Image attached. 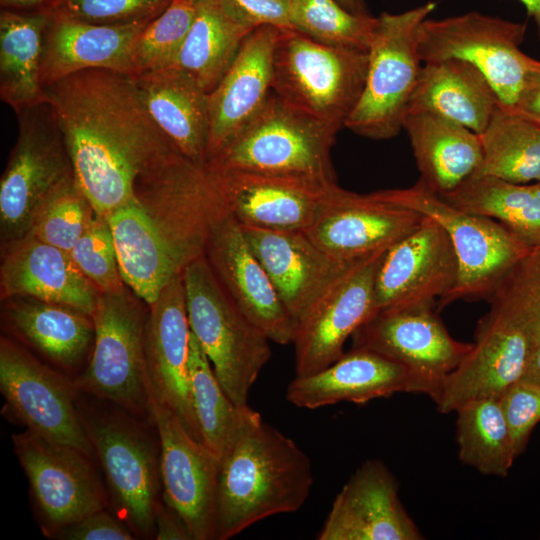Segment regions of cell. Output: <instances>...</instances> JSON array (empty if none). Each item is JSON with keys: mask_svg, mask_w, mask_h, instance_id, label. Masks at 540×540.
<instances>
[{"mask_svg": "<svg viewBox=\"0 0 540 540\" xmlns=\"http://www.w3.org/2000/svg\"><path fill=\"white\" fill-rule=\"evenodd\" d=\"M154 538L157 540H193L182 517L163 500L156 507Z\"/></svg>", "mask_w": 540, "mask_h": 540, "instance_id": "cell-49", "label": "cell"}, {"mask_svg": "<svg viewBox=\"0 0 540 540\" xmlns=\"http://www.w3.org/2000/svg\"><path fill=\"white\" fill-rule=\"evenodd\" d=\"M208 170L226 208L242 227L271 231H307L341 188L298 177Z\"/></svg>", "mask_w": 540, "mask_h": 540, "instance_id": "cell-16", "label": "cell"}, {"mask_svg": "<svg viewBox=\"0 0 540 540\" xmlns=\"http://www.w3.org/2000/svg\"><path fill=\"white\" fill-rule=\"evenodd\" d=\"M519 381L540 388V341L533 347L524 373Z\"/></svg>", "mask_w": 540, "mask_h": 540, "instance_id": "cell-51", "label": "cell"}, {"mask_svg": "<svg viewBox=\"0 0 540 540\" xmlns=\"http://www.w3.org/2000/svg\"><path fill=\"white\" fill-rule=\"evenodd\" d=\"M239 22L254 30L271 26L293 30L290 21L293 0H221Z\"/></svg>", "mask_w": 540, "mask_h": 540, "instance_id": "cell-47", "label": "cell"}, {"mask_svg": "<svg viewBox=\"0 0 540 540\" xmlns=\"http://www.w3.org/2000/svg\"><path fill=\"white\" fill-rule=\"evenodd\" d=\"M95 216L92 204L72 175L40 205L28 235L70 252Z\"/></svg>", "mask_w": 540, "mask_h": 540, "instance_id": "cell-41", "label": "cell"}, {"mask_svg": "<svg viewBox=\"0 0 540 540\" xmlns=\"http://www.w3.org/2000/svg\"><path fill=\"white\" fill-rule=\"evenodd\" d=\"M186 1L196 3L198 0H186Z\"/></svg>", "mask_w": 540, "mask_h": 540, "instance_id": "cell-55", "label": "cell"}, {"mask_svg": "<svg viewBox=\"0 0 540 540\" xmlns=\"http://www.w3.org/2000/svg\"><path fill=\"white\" fill-rule=\"evenodd\" d=\"M0 391L6 415L26 430L95 459L79 417L74 379L6 337L0 340Z\"/></svg>", "mask_w": 540, "mask_h": 540, "instance_id": "cell-13", "label": "cell"}, {"mask_svg": "<svg viewBox=\"0 0 540 540\" xmlns=\"http://www.w3.org/2000/svg\"><path fill=\"white\" fill-rule=\"evenodd\" d=\"M423 535L399 497L394 475L367 460L336 495L319 540H420Z\"/></svg>", "mask_w": 540, "mask_h": 540, "instance_id": "cell-24", "label": "cell"}, {"mask_svg": "<svg viewBox=\"0 0 540 540\" xmlns=\"http://www.w3.org/2000/svg\"><path fill=\"white\" fill-rule=\"evenodd\" d=\"M479 137L482 163L476 175L540 182V124L499 104Z\"/></svg>", "mask_w": 540, "mask_h": 540, "instance_id": "cell-37", "label": "cell"}, {"mask_svg": "<svg viewBox=\"0 0 540 540\" xmlns=\"http://www.w3.org/2000/svg\"><path fill=\"white\" fill-rule=\"evenodd\" d=\"M512 111L540 124V80L523 96Z\"/></svg>", "mask_w": 540, "mask_h": 540, "instance_id": "cell-50", "label": "cell"}, {"mask_svg": "<svg viewBox=\"0 0 540 540\" xmlns=\"http://www.w3.org/2000/svg\"><path fill=\"white\" fill-rule=\"evenodd\" d=\"M171 0H52L47 9L94 24H125L152 20Z\"/></svg>", "mask_w": 540, "mask_h": 540, "instance_id": "cell-45", "label": "cell"}, {"mask_svg": "<svg viewBox=\"0 0 540 540\" xmlns=\"http://www.w3.org/2000/svg\"><path fill=\"white\" fill-rule=\"evenodd\" d=\"M147 316L126 289L100 293L92 314L95 329L92 352L74 382L80 392L153 422V395L145 354Z\"/></svg>", "mask_w": 540, "mask_h": 540, "instance_id": "cell-9", "label": "cell"}, {"mask_svg": "<svg viewBox=\"0 0 540 540\" xmlns=\"http://www.w3.org/2000/svg\"><path fill=\"white\" fill-rule=\"evenodd\" d=\"M282 30L261 26L243 40L232 63L209 93L206 162L263 108L272 94L273 60Z\"/></svg>", "mask_w": 540, "mask_h": 540, "instance_id": "cell-25", "label": "cell"}, {"mask_svg": "<svg viewBox=\"0 0 540 540\" xmlns=\"http://www.w3.org/2000/svg\"><path fill=\"white\" fill-rule=\"evenodd\" d=\"M52 0H0L3 9L33 11L46 9Z\"/></svg>", "mask_w": 540, "mask_h": 540, "instance_id": "cell-52", "label": "cell"}, {"mask_svg": "<svg viewBox=\"0 0 540 540\" xmlns=\"http://www.w3.org/2000/svg\"><path fill=\"white\" fill-rule=\"evenodd\" d=\"M385 199L437 222L448 234L459 263L454 290L436 303L442 309L459 299H488L508 270L531 248L500 222L463 211L420 179L411 187L378 191Z\"/></svg>", "mask_w": 540, "mask_h": 540, "instance_id": "cell-10", "label": "cell"}, {"mask_svg": "<svg viewBox=\"0 0 540 540\" xmlns=\"http://www.w3.org/2000/svg\"><path fill=\"white\" fill-rule=\"evenodd\" d=\"M384 252L357 264L297 323L292 341L296 376L336 361L346 340L375 313L374 282Z\"/></svg>", "mask_w": 540, "mask_h": 540, "instance_id": "cell-22", "label": "cell"}, {"mask_svg": "<svg viewBox=\"0 0 540 540\" xmlns=\"http://www.w3.org/2000/svg\"><path fill=\"white\" fill-rule=\"evenodd\" d=\"M3 298L30 297L92 316L100 296L69 252L27 235L4 247L0 269Z\"/></svg>", "mask_w": 540, "mask_h": 540, "instance_id": "cell-26", "label": "cell"}, {"mask_svg": "<svg viewBox=\"0 0 540 540\" xmlns=\"http://www.w3.org/2000/svg\"><path fill=\"white\" fill-rule=\"evenodd\" d=\"M131 76L158 128L182 155L206 165L209 93L174 66Z\"/></svg>", "mask_w": 540, "mask_h": 540, "instance_id": "cell-30", "label": "cell"}, {"mask_svg": "<svg viewBox=\"0 0 540 540\" xmlns=\"http://www.w3.org/2000/svg\"><path fill=\"white\" fill-rule=\"evenodd\" d=\"M12 442L45 536L53 538L85 516L108 507V493L93 457L26 429L13 434Z\"/></svg>", "mask_w": 540, "mask_h": 540, "instance_id": "cell-12", "label": "cell"}, {"mask_svg": "<svg viewBox=\"0 0 540 540\" xmlns=\"http://www.w3.org/2000/svg\"><path fill=\"white\" fill-rule=\"evenodd\" d=\"M49 9L0 13V95L17 113L45 102L41 61Z\"/></svg>", "mask_w": 540, "mask_h": 540, "instance_id": "cell-34", "label": "cell"}, {"mask_svg": "<svg viewBox=\"0 0 540 540\" xmlns=\"http://www.w3.org/2000/svg\"><path fill=\"white\" fill-rule=\"evenodd\" d=\"M368 51L317 42L282 30L273 60L272 92L301 113L339 131L362 93Z\"/></svg>", "mask_w": 540, "mask_h": 540, "instance_id": "cell-6", "label": "cell"}, {"mask_svg": "<svg viewBox=\"0 0 540 540\" xmlns=\"http://www.w3.org/2000/svg\"><path fill=\"white\" fill-rule=\"evenodd\" d=\"M150 21L94 24L50 10L41 61L43 87L87 69H109L131 75L133 47Z\"/></svg>", "mask_w": 540, "mask_h": 540, "instance_id": "cell-28", "label": "cell"}, {"mask_svg": "<svg viewBox=\"0 0 540 540\" xmlns=\"http://www.w3.org/2000/svg\"><path fill=\"white\" fill-rule=\"evenodd\" d=\"M292 29L328 45L368 51L377 17L357 15L337 0H293Z\"/></svg>", "mask_w": 540, "mask_h": 540, "instance_id": "cell-40", "label": "cell"}, {"mask_svg": "<svg viewBox=\"0 0 540 540\" xmlns=\"http://www.w3.org/2000/svg\"><path fill=\"white\" fill-rule=\"evenodd\" d=\"M76 182L97 215L128 202L139 177L174 151L131 75L87 69L44 87Z\"/></svg>", "mask_w": 540, "mask_h": 540, "instance_id": "cell-1", "label": "cell"}, {"mask_svg": "<svg viewBox=\"0 0 540 540\" xmlns=\"http://www.w3.org/2000/svg\"><path fill=\"white\" fill-rule=\"evenodd\" d=\"M188 368L191 399L203 443L219 458L238 423L241 406L226 394L192 333Z\"/></svg>", "mask_w": 540, "mask_h": 540, "instance_id": "cell-39", "label": "cell"}, {"mask_svg": "<svg viewBox=\"0 0 540 540\" xmlns=\"http://www.w3.org/2000/svg\"><path fill=\"white\" fill-rule=\"evenodd\" d=\"M190 335L183 275L179 274L149 306L146 364L153 398L170 408L188 433L203 443L190 393Z\"/></svg>", "mask_w": 540, "mask_h": 540, "instance_id": "cell-23", "label": "cell"}, {"mask_svg": "<svg viewBox=\"0 0 540 540\" xmlns=\"http://www.w3.org/2000/svg\"><path fill=\"white\" fill-rule=\"evenodd\" d=\"M4 311L7 329L60 372L75 379L89 361L94 322L72 307L30 297H13Z\"/></svg>", "mask_w": 540, "mask_h": 540, "instance_id": "cell-29", "label": "cell"}, {"mask_svg": "<svg viewBox=\"0 0 540 540\" xmlns=\"http://www.w3.org/2000/svg\"><path fill=\"white\" fill-rule=\"evenodd\" d=\"M195 14V3L171 0L138 36L132 50L131 75L172 66Z\"/></svg>", "mask_w": 540, "mask_h": 540, "instance_id": "cell-42", "label": "cell"}, {"mask_svg": "<svg viewBox=\"0 0 540 540\" xmlns=\"http://www.w3.org/2000/svg\"><path fill=\"white\" fill-rule=\"evenodd\" d=\"M540 341V247L530 249L503 276L487 299Z\"/></svg>", "mask_w": 540, "mask_h": 540, "instance_id": "cell-43", "label": "cell"}, {"mask_svg": "<svg viewBox=\"0 0 540 540\" xmlns=\"http://www.w3.org/2000/svg\"><path fill=\"white\" fill-rule=\"evenodd\" d=\"M499 400L518 458L525 451L531 433L540 421V388L518 381Z\"/></svg>", "mask_w": 540, "mask_h": 540, "instance_id": "cell-46", "label": "cell"}, {"mask_svg": "<svg viewBox=\"0 0 540 540\" xmlns=\"http://www.w3.org/2000/svg\"><path fill=\"white\" fill-rule=\"evenodd\" d=\"M151 415L160 441L162 500L182 517L193 540L216 539L219 458L153 397Z\"/></svg>", "mask_w": 540, "mask_h": 540, "instance_id": "cell-15", "label": "cell"}, {"mask_svg": "<svg viewBox=\"0 0 540 540\" xmlns=\"http://www.w3.org/2000/svg\"><path fill=\"white\" fill-rule=\"evenodd\" d=\"M351 337L353 348L375 351L406 367L415 394L432 400L472 347L450 335L436 302L378 310Z\"/></svg>", "mask_w": 540, "mask_h": 540, "instance_id": "cell-14", "label": "cell"}, {"mask_svg": "<svg viewBox=\"0 0 540 540\" xmlns=\"http://www.w3.org/2000/svg\"><path fill=\"white\" fill-rule=\"evenodd\" d=\"M534 346L523 324L491 306L478 322L470 351L433 398L438 411L451 413L473 399L500 398L521 379Z\"/></svg>", "mask_w": 540, "mask_h": 540, "instance_id": "cell-17", "label": "cell"}, {"mask_svg": "<svg viewBox=\"0 0 540 540\" xmlns=\"http://www.w3.org/2000/svg\"><path fill=\"white\" fill-rule=\"evenodd\" d=\"M403 130L410 139L420 180L438 195L477 174L482 163L479 134L426 111L408 112Z\"/></svg>", "mask_w": 540, "mask_h": 540, "instance_id": "cell-31", "label": "cell"}, {"mask_svg": "<svg viewBox=\"0 0 540 540\" xmlns=\"http://www.w3.org/2000/svg\"><path fill=\"white\" fill-rule=\"evenodd\" d=\"M106 217L125 285L151 306L185 265L152 229L133 198Z\"/></svg>", "mask_w": 540, "mask_h": 540, "instance_id": "cell-32", "label": "cell"}, {"mask_svg": "<svg viewBox=\"0 0 540 540\" xmlns=\"http://www.w3.org/2000/svg\"><path fill=\"white\" fill-rule=\"evenodd\" d=\"M402 392L415 393L406 367L375 351L352 347L326 368L296 376L286 399L297 407L316 409L340 402L365 404Z\"/></svg>", "mask_w": 540, "mask_h": 540, "instance_id": "cell-27", "label": "cell"}, {"mask_svg": "<svg viewBox=\"0 0 540 540\" xmlns=\"http://www.w3.org/2000/svg\"><path fill=\"white\" fill-rule=\"evenodd\" d=\"M295 327L357 264L331 257L305 231L242 227ZM367 259V258H366Z\"/></svg>", "mask_w": 540, "mask_h": 540, "instance_id": "cell-20", "label": "cell"}, {"mask_svg": "<svg viewBox=\"0 0 540 540\" xmlns=\"http://www.w3.org/2000/svg\"><path fill=\"white\" fill-rule=\"evenodd\" d=\"M69 254L79 270L100 293H118L125 290L106 216L96 214L88 230Z\"/></svg>", "mask_w": 540, "mask_h": 540, "instance_id": "cell-44", "label": "cell"}, {"mask_svg": "<svg viewBox=\"0 0 540 540\" xmlns=\"http://www.w3.org/2000/svg\"><path fill=\"white\" fill-rule=\"evenodd\" d=\"M526 25L470 11L442 19H425L418 28L423 63L447 59L477 68L495 90L499 104L514 110L540 80V61L520 49Z\"/></svg>", "mask_w": 540, "mask_h": 540, "instance_id": "cell-7", "label": "cell"}, {"mask_svg": "<svg viewBox=\"0 0 540 540\" xmlns=\"http://www.w3.org/2000/svg\"><path fill=\"white\" fill-rule=\"evenodd\" d=\"M440 196L463 211L500 222L529 248L540 247V182L525 185L476 175Z\"/></svg>", "mask_w": 540, "mask_h": 540, "instance_id": "cell-36", "label": "cell"}, {"mask_svg": "<svg viewBox=\"0 0 540 540\" xmlns=\"http://www.w3.org/2000/svg\"><path fill=\"white\" fill-rule=\"evenodd\" d=\"M454 412L458 458L482 474L507 476L516 456L499 398H478Z\"/></svg>", "mask_w": 540, "mask_h": 540, "instance_id": "cell-38", "label": "cell"}, {"mask_svg": "<svg viewBox=\"0 0 540 540\" xmlns=\"http://www.w3.org/2000/svg\"><path fill=\"white\" fill-rule=\"evenodd\" d=\"M346 10L357 15H369L365 0H337Z\"/></svg>", "mask_w": 540, "mask_h": 540, "instance_id": "cell-53", "label": "cell"}, {"mask_svg": "<svg viewBox=\"0 0 540 540\" xmlns=\"http://www.w3.org/2000/svg\"><path fill=\"white\" fill-rule=\"evenodd\" d=\"M18 115V137L0 181V232L4 247L29 234L43 201L74 175L50 105L45 101Z\"/></svg>", "mask_w": 540, "mask_h": 540, "instance_id": "cell-11", "label": "cell"}, {"mask_svg": "<svg viewBox=\"0 0 540 540\" xmlns=\"http://www.w3.org/2000/svg\"><path fill=\"white\" fill-rule=\"evenodd\" d=\"M435 8L436 3L429 1L397 14L382 12L377 17L364 87L345 123L355 134L387 140L403 130L423 67L418 28Z\"/></svg>", "mask_w": 540, "mask_h": 540, "instance_id": "cell-8", "label": "cell"}, {"mask_svg": "<svg viewBox=\"0 0 540 540\" xmlns=\"http://www.w3.org/2000/svg\"><path fill=\"white\" fill-rule=\"evenodd\" d=\"M458 279V258L448 234L425 216L413 232L382 255L374 282L375 312L436 302V298L441 301Z\"/></svg>", "mask_w": 540, "mask_h": 540, "instance_id": "cell-18", "label": "cell"}, {"mask_svg": "<svg viewBox=\"0 0 540 540\" xmlns=\"http://www.w3.org/2000/svg\"><path fill=\"white\" fill-rule=\"evenodd\" d=\"M205 257L228 296L270 341L292 343L295 324L226 207L212 226Z\"/></svg>", "mask_w": 540, "mask_h": 540, "instance_id": "cell-19", "label": "cell"}, {"mask_svg": "<svg viewBox=\"0 0 540 540\" xmlns=\"http://www.w3.org/2000/svg\"><path fill=\"white\" fill-rule=\"evenodd\" d=\"M195 5L193 23L172 66L210 93L253 30L228 12L221 0H198Z\"/></svg>", "mask_w": 540, "mask_h": 540, "instance_id": "cell-35", "label": "cell"}, {"mask_svg": "<svg viewBox=\"0 0 540 540\" xmlns=\"http://www.w3.org/2000/svg\"><path fill=\"white\" fill-rule=\"evenodd\" d=\"M77 409L103 472L114 514L136 538L154 536L162 490L160 441L142 420L106 400L80 392Z\"/></svg>", "mask_w": 540, "mask_h": 540, "instance_id": "cell-3", "label": "cell"}, {"mask_svg": "<svg viewBox=\"0 0 540 540\" xmlns=\"http://www.w3.org/2000/svg\"><path fill=\"white\" fill-rule=\"evenodd\" d=\"M54 539L61 540H133L131 529L115 514L100 510L59 531Z\"/></svg>", "mask_w": 540, "mask_h": 540, "instance_id": "cell-48", "label": "cell"}, {"mask_svg": "<svg viewBox=\"0 0 540 540\" xmlns=\"http://www.w3.org/2000/svg\"><path fill=\"white\" fill-rule=\"evenodd\" d=\"M498 105L495 90L477 68L447 59L424 63L408 112L434 113L481 134Z\"/></svg>", "mask_w": 540, "mask_h": 540, "instance_id": "cell-33", "label": "cell"}, {"mask_svg": "<svg viewBox=\"0 0 540 540\" xmlns=\"http://www.w3.org/2000/svg\"><path fill=\"white\" fill-rule=\"evenodd\" d=\"M424 217L385 199L378 191L357 194L340 188L305 232L331 257L352 263L386 251L413 232Z\"/></svg>", "mask_w": 540, "mask_h": 540, "instance_id": "cell-21", "label": "cell"}, {"mask_svg": "<svg viewBox=\"0 0 540 540\" xmlns=\"http://www.w3.org/2000/svg\"><path fill=\"white\" fill-rule=\"evenodd\" d=\"M191 333L208 357L226 394L237 406L271 357L269 338L223 289L205 254L183 271Z\"/></svg>", "mask_w": 540, "mask_h": 540, "instance_id": "cell-4", "label": "cell"}, {"mask_svg": "<svg viewBox=\"0 0 540 540\" xmlns=\"http://www.w3.org/2000/svg\"><path fill=\"white\" fill-rule=\"evenodd\" d=\"M337 132L272 92L260 112L206 166L336 183L330 151Z\"/></svg>", "mask_w": 540, "mask_h": 540, "instance_id": "cell-5", "label": "cell"}, {"mask_svg": "<svg viewBox=\"0 0 540 540\" xmlns=\"http://www.w3.org/2000/svg\"><path fill=\"white\" fill-rule=\"evenodd\" d=\"M313 484L309 457L248 405L219 457L216 539L299 510Z\"/></svg>", "mask_w": 540, "mask_h": 540, "instance_id": "cell-2", "label": "cell"}, {"mask_svg": "<svg viewBox=\"0 0 540 540\" xmlns=\"http://www.w3.org/2000/svg\"><path fill=\"white\" fill-rule=\"evenodd\" d=\"M528 14L534 19L540 39V0H520Z\"/></svg>", "mask_w": 540, "mask_h": 540, "instance_id": "cell-54", "label": "cell"}]
</instances>
